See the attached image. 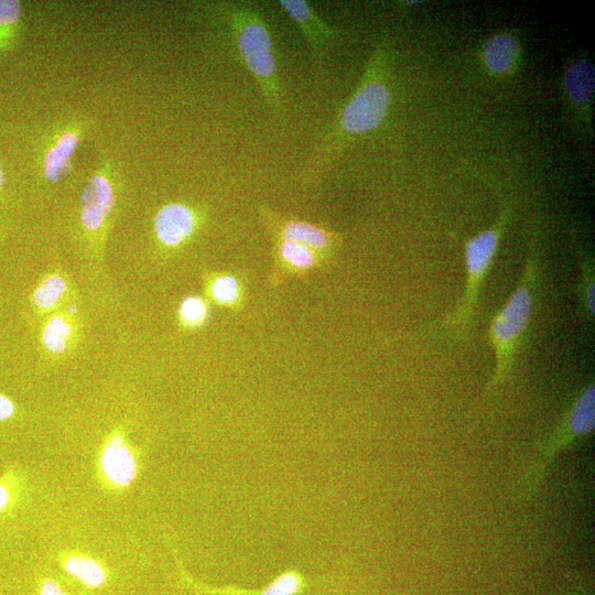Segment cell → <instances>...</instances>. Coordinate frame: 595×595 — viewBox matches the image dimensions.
I'll list each match as a JSON object with an SVG mask.
<instances>
[{"mask_svg":"<svg viewBox=\"0 0 595 595\" xmlns=\"http://www.w3.org/2000/svg\"><path fill=\"white\" fill-rule=\"evenodd\" d=\"M263 216L278 241L305 245L318 254L330 252L340 243L338 234L324 230L315 224L280 219L272 212L263 211Z\"/></svg>","mask_w":595,"mask_h":595,"instance_id":"6","label":"cell"},{"mask_svg":"<svg viewBox=\"0 0 595 595\" xmlns=\"http://www.w3.org/2000/svg\"><path fill=\"white\" fill-rule=\"evenodd\" d=\"M510 218L511 209L506 207L490 229L470 238L465 244L464 262L467 283H465L458 306L442 323V327L453 337L467 338L474 321L476 309L479 306L484 280L494 263Z\"/></svg>","mask_w":595,"mask_h":595,"instance_id":"4","label":"cell"},{"mask_svg":"<svg viewBox=\"0 0 595 595\" xmlns=\"http://www.w3.org/2000/svg\"><path fill=\"white\" fill-rule=\"evenodd\" d=\"M20 4L18 2H0V27L13 25L19 19Z\"/></svg>","mask_w":595,"mask_h":595,"instance_id":"21","label":"cell"},{"mask_svg":"<svg viewBox=\"0 0 595 595\" xmlns=\"http://www.w3.org/2000/svg\"><path fill=\"white\" fill-rule=\"evenodd\" d=\"M302 588V579L296 572H285L262 591L261 595H297Z\"/></svg>","mask_w":595,"mask_h":595,"instance_id":"20","label":"cell"},{"mask_svg":"<svg viewBox=\"0 0 595 595\" xmlns=\"http://www.w3.org/2000/svg\"><path fill=\"white\" fill-rule=\"evenodd\" d=\"M277 253L280 262L295 272H307L315 268L318 262L317 252L298 243L278 241Z\"/></svg>","mask_w":595,"mask_h":595,"instance_id":"16","label":"cell"},{"mask_svg":"<svg viewBox=\"0 0 595 595\" xmlns=\"http://www.w3.org/2000/svg\"><path fill=\"white\" fill-rule=\"evenodd\" d=\"M279 5L304 35L313 57L322 60L337 38L338 31L323 21L307 2L281 0Z\"/></svg>","mask_w":595,"mask_h":595,"instance_id":"5","label":"cell"},{"mask_svg":"<svg viewBox=\"0 0 595 595\" xmlns=\"http://www.w3.org/2000/svg\"><path fill=\"white\" fill-rule=\"evenodd\" d=\"M392 103L387 82V54L378 49L372 56L362 82L346 103L337 123L323 138L302 171L305 186L321 179L355 138L369 134L385 121Z\"/></svg>","mask_w":595,"mask_h":595,"instance_id":"1","label":"cell"},{"mask_svg":"<svg viewBox=\"0 0 595 595\" xmlns=\"http://www.w3.org/2000/svg\"><path fill=\"white\" fill-rule=\"evenodd\" d=\"M41 595H68L66 592H64L59 584H57L54 581H46L45 583L42 584L41 587Z\"/></svg>","mask_w":595,"mask_h":595,"instance_id":"23","label":"cell"},{"mask_svg":"<svg viewBox=\"0 0 595 595\" xmlns=\"http://www.w3.org/2000/svg\"><path fill=\"white\" fill-rule=\"evenodd\" d=\"M208 294L216 304L233 308L241 304L243 287L236 276L220 274L209 279Z\"/></svg>","mask_w":595,"mask_h":595,"instance_id":"15","label":"cell"},{"mask_svg":"<svg viewBox=\"0 0 595 595\" xmlns=\"http://www.w3.org/2000/svg\"><path fill=\"white\" fill-rule=\"evenodd\" d=\"M219 7L227 18L237 50L261 89L264 100L274 112H283L284 90L278 75L274 42L262 15L244 3H227Z\"/></svg>","mask_w":595,"mask_h":595,"instance_id":"3","label":"cell"},{"mask_svg":"<svg viewBox=\"0 0 595 595\" xmlns=\"http://www.w3.org/2000/svg\"><path fill=\"white\" fill-rule=\"evenodd\" d=\"M15 405L8 397L0 394V421L9 419L15 414Z\"/></svg>","mask_w":595,"mask_h":595,"instance_id":"22","label":"cell"},{"mask_svg":"<svg viewBox=\"0 0 595 595\" xmlns=\"http://www.w3.org/2000/svg\"><path fill=\"white\" fill-rule=\"evenodd\" d=\"M565 92L571 103L588 107L595 92V70L586 59L573 61L564 75Z\"/></svg>","mask_w":595,"mask_h":595,"instance_id":"11","label":"cell"},{"mask_svg":"<svg viewBox=\"0 0 595 595\" xmlns=\"http://www.w3.org/2000/svg\"><path fill=\"white\" fill-rule=\"evenodd\" d=\"M5 177L2 168H0V187L4 185Z\"/></svg>","mask_w":595,"mask_h":595,"instance_id":"25","label":"cell"},{"mask_svg":"<svg viewBox=\"0 0 595 595\" xmlns=\"http://www.w3.org/2000/svg\"><path fill=\"white\" fill-rule=\"evenodd\" d=\"M79 144V137L67 133L60 137L57 144L49 150L45 158L46 177L51 182H58L68 176L71 169V158Z\"/></svg>","mask_w":595,"mask_h":595,"instance_id":"13","label":"cell"},{"mask_svg":"<svg viewBox=\"0 0 595 595\" xmlns=\"http://www.w3.org/2000/svg\"><path fill=\"white\" fill-rule=\"evenodd\" d=\"M78 332L74 313L59 312L51 315L41 329V344L53 355L66 354L74 344Z\"/></svg>","mask_w":595,"mask_h":595,"instance_id":"10","label":"cell"},{"mask_svg":"<svg viewBox=\"0 0 595 595\" xmlns=\"http://www.w3.org/2000/svg\"><path fill=\"white\" fill-rule=\"evenodd\" d=\"M115 203L111 182L104 176H94L84 187L81 199V220L86 230L102 229Z\"/></svg>","mask_w":595,"mask_h":595,"instance_id":"8","label":"cell"},{"mask_svg":"<svg viewBox=\"0 0 595 595\" xmlns=\"http://www.w3.org/2000/svg\"><path fill=\"white\" fill-rule=\"evenodd\" d=\"M101 465L108 481L121 488L135 479L136 461L121 435L112 437L107 443L102 453Z\"/></svg>","mask_w":595,"mask_h":595,"instance_id":"9","label":"cell"},{"mask_svg":"<svg viewBox=\"0 0 595 595\" xmlns=\"http://www.w3.org/2000/svg\"><path fill=\"white\" fill-rule=\"evenodd\" d=\"M181 326L188 330H197L208 322L210 307L208 301L200 296H189L181 301L178 310Z\"/></svg>","mask_w":595,"mask_h":595,"instance_id":"19","label":"cell"},{"mask_svg":"<svg viewBox=\"0 0 595 595\" xmlns=\"http://www.w3.org/2000/svg\"><path fill=\"white\" fill-rule=\"evenodd\" d=\"M69 575L77 578L86 586L97 588L106 581V573L99 562L86 557H71L64 564Z\"/></svg>","mask_w":595,"mask_h":595,"instance_id":"18","label":"cell"},{"mask_svg":"<svg viewBox=\"0 0 595 595\" xmlns=\"http://www.w3.org/2000/svg\"><path fill=\"white\" fill-rule=\"evenodd\" d=\"M10 500V495L8 490L5 486L0 485V511H3L4 508L8 505Z\"/></svg>","mask_w":595,"mask_h":595,"instance_id":"24","label":"cell"},{"mask_svg":"<svg viewBox=\"0 0 595 595\" xmlns=\"http://www.w3.org/2000/svg\"><path fill=\"white\" fill-rule=\"evenodd\" d=\"M70 285L66 277L58 273L48 275L41 280L32 294V305L40 313L56 310L67 299Z\"/></svg>","mask_w":595,"mask_h":595,"instance_id":"14","label":"cell"},{"mask_svg":"<svg viewBox=\"0 0 595 595\" xmlns=\"http://www.w3.org/2000/svg\"><path fill=\"white\" fill-rule=\"evenodd\" d=\"M198 216L182 203L165 205L156 215L155 233L160 244L176 250L186 244L198 229Z\"/></svg>","mask_w":595,"mask_h":595,"instance_id":"7","label":"cell"},{"mask_svg":"<svg viewBox=\"0 0 595 595\" xmlns=\"http://www.w3.org/2000/svg\"><path fill=\"white\" fill-rule=\"evenodd\" d=\"M538 273L537 233L534 231L530 236L522 277L511 297L496 313L489 329V339L495 354V371L489 384L490 392L502 385L512 372L517 350L533 316Z\"/></svg>","mask_w":595,"mask_h":595,"instance_id":"2","label":"cell"},{"mask_svg":"<svg viewBox=\"0 0 595 595\" xmlns=\"http://www.w3.org/2000/svg\"><path fill=\"white\" fill-rule=\"evenodd\" d=\"M579 264L581 274L578 287L579 306L582 316L591 320L595 313L594 263L589 254L580 253Z\"/></svg>","mask_w":595,"mask_h":595,"instance_id":"17","label":"cell"},{"mask_svg":"<svg viewBox=\"0 0 595 595\" xmlns=\"http://www.w3.org/2000/svg\"><path fill=\"white\" fill-rule=\"evenodd\" d=\"M485 66L496 75L511 73L519 57L518 42L510 34H497L485 42Z\"/></svg>","mask_w":595,"mask_h":595,"instance_id":"12","label":"cell"}]
</instances>
